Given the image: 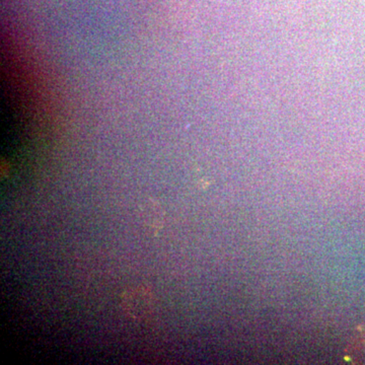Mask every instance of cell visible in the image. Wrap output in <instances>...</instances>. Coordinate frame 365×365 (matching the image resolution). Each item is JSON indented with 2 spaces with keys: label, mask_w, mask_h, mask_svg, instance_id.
Segmentation results:
<instances>
[{
  "label": "cell",
  "mask_w": 365,
  "mask_h": 365,
  "mask_svg": "<svg viewBox=\"0 0 365 365\" xmlns=\"http://www.w3.org/2000/svg\"><path fill=\"white\" fill-rule=\"evenodd\" d=\"M122 307L130 318L141 321L148 318L155 309V299L148 288H132L122 297Z\"/></svg>",
  "instance_id": "cell-1"
},
{
  "label": "cell",
  "mask_w": 365,
  "mask_h": 365,
  "mask_svg": "<svg viewBox=\"0 0 365 365\" xmlns=\"http://www.w3.org/2000/svg\"><path fill=\"white\" fill-rule=\"evenodd\" d=\"M141 215L144 225L153 232L162 230L165 223V213L162 206L155 200H148L141 206Z\"/></svg>",
  "instance_id": "cell-2"
}]
</instances>
